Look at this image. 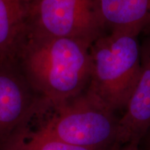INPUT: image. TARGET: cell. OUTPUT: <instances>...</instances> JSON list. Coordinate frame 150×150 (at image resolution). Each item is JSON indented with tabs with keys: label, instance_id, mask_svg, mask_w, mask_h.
<instances>
[{
	"label": "cell",
	"instance_id": "obj_6",
	"mask_svg": "<svg viewBox=\"0 0 150 150\" xmlns=\"http://www.w3.org/2000/svg\"><path fill=\"white\" fill-rule=\"evenodd\" d=\"M141 72L138 85L118 122L116 145L139 142L150 127V35L140 46Z\"/></svg>",
	"mask_w": 150,
	"mask_h": 150
},
{
	"label": "cell",
	"instance_id": "obj_7",
	"mask_svg": "<svg viewBox=\"0 0 150 150\" xmlns=\"http://www.w3.org/2000/svg\"><path fill=\"white\" fill-rule=\"evenodd\" d=\"M103 30L136 35L150 30V0H93Z\"/></svg>",
	"mask_w": 150,
	"mask_h": 150
},
{
	"label": "cell",
	"instance_id": "obj_8",
	"mask_svg": "<svg viewBox=\"0 0 150 150\" xmlns=\"http://www.w3.org/2000/svg\"><path fill=\"white\" fill-rule=\"evenodd\" d=\"M29 0H0V62L15 59L29 29Z\"/></svg>",
	"mask_w": 150,
	"mask_h": 150
},
{
	"label": "cell",
	"instance_id": "obj_5",
	"mask_svg": "<svg viewBox=\"0 0 150 150\" xmlns=\"http://www.w3.org/2000/svg\"><path fill=\"white\" fill-rule=\"evenodd\" d=\"M29 29L53 37L80 38L93 43L105 33L93 0H38L31 3Z\"/></svg>",
	"mask_w": 150,
	"mask_h": 150
},
{
	"label": "cell",
	"instance_id": "obj_10",
	"mask_svg": "<svg viewBox=\"0 0 150 150\" xmlns=\"http://www.w3.org/2000/svg\"><path fill=\"white\" fill-rule=\"evenodd\" d=\"M138 147L140 150H150V127L140 138Z\"/></svg>",
	"mask_w": 150,
	"mask_h": 150
},
{
	"label": "cell",
	"instance_id": "obj_1",
	"mask_svg": "<svg viewBox=\"0 0 150 150\" xmlns=\"http://www.w3.org/2000/svg\"><path fill=\"white\" fill-rule=\"evenodd\" d=\"M92 44L80 38L38 34L28 29L15 59L31 86L52 109L88 88Z\"/></svg>",
	"mask_w": 150,
	"mask_h": 150
},
{
	"label": "cell",
	"instance_id": "obj_3",
	"mask_svg": "<svg viewBox=\"0 0 150 150\" xmlns=\"http://www.w3.org/2000/svg\"><path fill=\"white\" fill-rule=\"evenodd\" d=\"M52 115L33 134L92 150L116 145L120 117L87 91L52 109Z\"/></svg>",
	"mask_w": 150,
	"mask_h": 150
},
{
	"label": "cell",
	"instance_id": "obj_9",
	"mask_svg": "<svg viewBox=\"0 0 150 150\" xmlns=\"http://www.w3.org/2000/svg\"><path fill=\"white\" fill-rule=\"evenodd\" d=\"M3 150H92L33 134L29 129Z\"/></svg>",
	"mask_w": 150,
	"mask_h": 150
},
{
	"label": "cell",
	"instance_id": "obj_2",
	"mask_svg": "<svg viewBox=\"0 0 150 150\" xmlns=\"http://www.w3.org/2000/svg\"><path fill=\"white\" fill-rule=\"evenodd\" d=\"M91 76L87 91L112 111L125 110L141 72L138 35L104 33L91 46Z\"/></svg>",
	"mask_w": 150,
	"mask_h": 150
},
{
	"label": "cell",
	"instance_id": "obj_12",
	"mask_svg": "<svg viewBox=\"0 0 150 150\" xmlns=\"http://www.w3.org/2000/svg\"><path fill=\"white\" fill-rule=\"evenodd\" d=\"M29 1L31 3H33V2H35V1H38V0H29Z\"/></svg>",
	"mask_w": 150,
	"mask_h": 150
},
{
	"label": "cell",
	"instance_id": "obj_11",
	"mask_svg": "<svg viewBox=\"0 0 150 150\" xmlns=\"http://www.w3.org/2000/svg\"><path fill=\"white\" fill-rule=\"evenodd\" d=\"M120 150H140L138 147V142H129L128 144H126L125 146Z\"/></svg>",
	"mask_w": 150,
	"mask_h": 150
},
{
	"label": "cell",
	"instance_id": "obj_4",
	"mask_svg": "<svg viewBox=\"0 0 150 150\" xmlns=\"http://www.w3.org/2000/svg\"><path fill=\"white\" fill-rule=\"evenodd\" d=\"M49 109L16 59L0 62V150L29 130L35 115Z\"/></svg>",
	"mask_w": 150,
	"mask_h": 150
}]
</instances>
